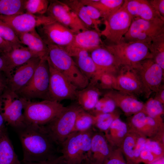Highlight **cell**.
Returning <instances> with one entry per match:
<instances>
[{"instance_id": "cell-1", "label": "cell", "mask_w": 164, "mask_h": 164, "mask_svg": "<svg viewBox=\"0 0 164 164\" xmlns=\"http://www.w3.org/2000/svg\"><path fill=\"white\" fill-rule=\"evenodd\" d=\"M20 141L22 160L42 162L54 160L59 156L60 147L42 126L26 123L15 129Z\"/></svg>"}, {"instance_id": "cell-2", "label": "cell", "mask_w": 164, "mask_h": 164, "mask_svg": "<svg viewBox=\"0 0 164 164\" xmlns=\"http://www.w3.org/2000/svg\"><path fill=\"white\" fill-rule=\"evenodd\" d=\"M93 128L84 132H73L60 147V159L67 164H83L90 154Z\"/></svg>"}, {"instance_id": "cell-3", "label": "cell", "mask_w": 164, "mask_h": 164, "mask_svg": "<svg viewBox=\"0 0 164 164\" xmlns=\"http://www.w3.org/2000/svg\"><path fill=\"white\" fill-rule=\"evenodd\" d=\"M47 60L61 72L78 90L89 84V80L80 70L73 58L63 49L52 45L47 46Z\"/></svg>"}, {"instance_id": "cell-4", "label": "cell", "mask_w": 164, "mask_h": 164, "mask_svg": "<svg viewBox=\"0 0 164 164\" xmlns=\"http://www.w3.org/2000/svg\"><path fill=\"white\" fill-rule=\"evenodd\" d=\"M47 58L40 59L29 82L15 93L18 97L28 101L36 99L51 100L49 91L50 73Z\"/></svg>"}, {"instance_id": "cell-5", "label": "cell", "mask_w": 164, "mask_h": 164, "mask_svg": "<svg viewBox=\"0 0 164 164\" xmlns=\"http://www.w3.org/2000/svg\"><path fill=\"white\" fill-rule=\"evenodd\" d=\"M82 110L76 102L73 103L51 121L42 126L59 147L73 132L76 118Z\"/></svg>"}, {"instance_id": "cell-6", "label": "cell", "mask_w": 164, "mask_h": 164, "mask_svg": "<svg viewBox=\"0 0 164 164\" xmlns=\"http://www.w3.org/2000/svg\"><path fill=\"white\" fill-rule=\"evenodd\" d=\"M104 46L114 55L120 67L132 66L142 60L152 57L148 44L144 42L121 41L117 44H105Z\"/></svg>"}, {"instance_id": "cell-7", "label": "cell", "mask_w": 164, "mask_h": 164, "mask_svg": "<svg viewBox=\"0 0 164 164\" xmlns=\"http://www.w3.org/2000/svg\"><path fill=\"white\" fill-rule=\"evenodd\" d=\"M24 100L23 114L26 123L40 126L50 122L66 108L55 101Z\"/></svg>"}, {"instance_id": "cell-8", "label": "cell", "mask_w": 164, "mask_h": 164, "mask_svg": "<svg viewBox=\"0 0 164 164\" xmlns=\"http://www.w3.org/2000/svg\"><path fill=\"white\" fill-rule=\"evenodd\" d=\"M164 33V20H147L133 18L127 32L121 41L127 42H142L148 45L155 38Z\"/></svg>"}, {"instance_id": "cell-9", "label": "cell", "mask_w": 164, "mask_h": 164, "mask_svg": "<svg viewBox=\"0 0 164 164\" xmlns=\"http://www.w3.org/2000/svg\"><path fill=\"white\" fill-rule=\"evenodd\" d=\"M133 17L122 6L118 10L104 20L105 28L101 31L107 44H117L121 40L128 31Z\"/></svg>"}, {"instance_id": "cell-10", "label": "cell", "mask_w": 164, "mask_h": 164, "mask_svg": "<svg viewBox=\"0 0 164 164\" xmlns=\"http://www.w3.org/2000/svg\"><path fill=\"white\" fill-rule=\"evenodd\" d=\"M136 72L143 87L145 96L149 98L161 87L164 70L152 58L142 60L132 66Z\"/></svg>"}, {"instance_id": "cell-11", "label": "cell", "mask_w": 164, "mask_h": 164, "mask_svg": "<svg viewBox=\"0 0 164 164\" xmlns=\"http://www.w3.org/2000/svg\"><path fill=\"white\" fill-rule=\"evenodd\" d=\"M36 29L47 46H55L63 49L71 44L76 34L56 21L42 25Z\"/></svg>"}, {"instance_id": "cell-12", "label": "cell", "mask_w": 164, "mask_h": 164, "mask_svg": "<svg viewBox=\"0 0 164 164\" xmlns=\"http://www.w3.org/2000/svg\"><path fill=\"white\" fill-rule=\"evenodd\" d=\"M47 61L50 73L49 91L50 100L58 102L65 100H76L78 90L77 88Z\"/></svg>"}, {"instance_id": "cell-13", "label": "cell", "mask_w": 164, "mask_h": 164, "mask_svg": "<svg viewBox=\"0 0 164 164\" xmlns=\"http://www.w3.org/2000/svg\"><path fill=\"white\" fill-rule=\"evenodd\" d=\"M47 15L75 33L88 28L75 13L61 1H49Z\"/></svg>"}, {"instance_id": "cell-14", "label": "cell", "mask_w": 164, "mask_h": 164, "mask_svg": "<svg viewBox=\"0 0 164 164\" xmlns=\"http://www.w3.org/2000/svg\"><path fill=\"white\" fill-rule=\"evenodd\" d=\"M0 20L10 26L16 33L28 32L55 21L47 15H34L26 12L12 16L0 15Z\"/></svg>"}, {"instance_id": "cell-15", "label": "cell", "mask_w": 164, "mask_h": 164, "mask_svg": "<svg viewBox=\"0 0 164 164\" xmlns=\"http://www.w3.org/2000/svg\"><path fill=\"white\" fill-rule=\"evenodd\" d=\"M24 100L15 94L6 93L2 100V115L5 122L15 130L26 123L23 114Z\"/></svg>"}, {"instance_id": "cell-16", "label": "cell", "mask_w": 164, "mask_h": 164, "mask_svg": "<svg viewBox=\"0 0 164 164\" xmlns=\"http://www.w3.org/2000/svg\"><path fill=\"white\" fill-rule=\"evenodd\" d=\"M115 76L118 91L136 97L145 95L142 84L132 67L121 66Z\"/></svg>"}, {"instance_id": "cell-17", "label": "cell", "mask_w": 164, "mask_h": 164, "mask_svg": "<svg viewBox=\"0 0 164 164\" xmlns=\"http://www.w3.org/2000/svg\"><path fill=\"white\" fill-rule=\"evenodd\" d=\"M40 59L34 57L17 68L9 78L7 93L15 94L25 86L32 78Z\"/></svg>"}, {"instance_id": "cell-18", "label": "cell", "mask_w": 164, "mask_h": 164, "mask_svg": "<svg viewBox=\"0 0 164 164\" xmlns=\"http://www.w3.org/2000/svg\"><path fill=\"white\" fill-rule=\"evenodd\" d=\"M101 32L89 29L76 33L71 44L63 50L67 53L76 50L90 52L104 45L101 39Z\"/></svg>"}, {"instance_id": "cell-19", "label": "cell", "mask_w": 164, "mask_h": 164, "mask_svg": "<svg viewBox=\"0 0 164 164\" xmlns=\"http://www.w3.org/2000/svg\"><path fill=\"white\" fill-rule=\"evenodd\" d=\"M104 95L112 98L126 115L144 112L145 104L133 95L115 90H107Z\"/></svg>"}, {"instance_id": "cell-20", "label": "cell", "mask_w": 164, "mask_h": 164, "mask_svg": "<svg viewBox=\"0 0 164 164\" xmlns=\"http://www.w3.org/2000/svg\"><path fill=\"white\" fill-rule=\"evenodd\" d=\"M114 148L108 142L104 134L94 130L88 160L95 164H103L110 156Z\"/></svg>"}, {"instance_id": "cell-21", "label": "cell", "mask_w": 164, "mask_h": 164, "mask_svg": "<svg viewBox=\"0 0 164 164\" xmlns=\"http://www.w3.org/2000/svg\"><path fill=\"white\" fill-rule=\"evenodd\" d=\"M104 45L90 52V56L101 73L115 75L120 67L114 55Z\"/></svg>"}, {"instance_id": "cell-22", "label": "cell", "mask_w": 164, "mask_h": 164, "mask_svg": "<svg viewBox=\"0 0 164 164\" xmlns=\"http://www.w3.org/2000/svg\"><path fill=\"white\" fill-rule=\"evenodd\" d=\"M1 54L5 60L10 77L16 68L24 64L34 57H39L27 47L22 45L14 46L9 51Z\"/></svg>"}, {"instance_id": "cell-23", "label": "cell", "mask_w": 164, "mask_h": 164, "mask_svg": "<svg viewBox=\"0 0 164 164\" xmlns=\"http://www.w3.org/2000/svg\"><path fill=\"white\" fill-rule=\"evenodd\" d=\"M123 6L133 18L147 20H164L153 9L147 0H125Z\"/></svg>"}, {"instance_id": "cell-24", "label": "cell", "mask_w": 164, "mask_h": 164, "mask_svg": "<svg viewBox=\"0 0 164 164\" xmlns=\"http://www.w3.org/2000/svg\"><path fill=\"white\" fill-rule=\"evenodd\" d=\"M16 33L21 44L26 46L27 47L36 54L40 59L47 58L48 46L36 29L27 32Z\"/></svg>"}, {"instance_id": "cell-25", "label": "cell", "mask_w": 164, "mask_h": 164, "mask_svg": "<svg viewBox=\"0 0 164 164\" xmlns=\"http://www.w3.org/2000/svg\"><path fill=\"white\" fill-rule=\"evenodd\" d=\"M101 94L99 89L89 83L84 88L78 90L76 102L83 110L90 112L94 108Z\"/></svg>"}, {"instance_id": "cell-26", "label": "cell", "mask_w": 164, "mask_h": 164, "mask_svg": "<svg viewBox=\"0 0 164 164\" xmlns=\"http://www.w3.org/2000/svg\"><path fill=\"white\" fill-rule=\"evenodd\" d=\"M128 132L127 124L118 118L114 120L104 135L111 146L119 148Z\"/></svg>"}, {"instance_id": "cell-27", "label": "cell", "mask_w": 164, "mask_h": 164, "mask_svg": "<svg viewBox=\"0 0 164 164\" xmlns=\"http://www.w3.org/2000/svg\"><path fill=\"white\" fill-rule=\"evenodd\" d=\"M72 58L80 70L89 81L101 73L89 52L80 50L77 55Z\"/></svg>"}, {"instance_id": "cell-28", "label": "cell", "mask_w": 164, "mask_h": 164, "mask_svg": "<svg viewBox=\"0 0 164 164\" xmlns=\"http://www.w3.org/2000/svg\"><path fill=\"white\" fill-rule=\"evenodd\" d=\"M0 164H21L6 128L0 132Z\"/></svg>"}, {"instance_id": "cell-29", "label": "cell", "mask_w": 164, "mask_h": 164, "mask_svg": "<svg viewBox=\"0 0 164 164\" xmlns=\"http://www.w3.org/2000/svg\"><path fill=\"white\" fill-rule=\"evenodd\" d=\"M84 5H90L97 9L104 20L119 9L125 0H80Z\"/></svg>"}, {"instance_id": "cell-30", "label": "cell", "mask_w": 164, "mask_h": 164, "mask_svg": "<svg viewBox=\"0 0 164 164\" xmlns=\"http://www.w3.org/2000/svg\"><path fill=\"white\" fill-rule=\"evenodd\" d=\"M61 1L67 5L88 28H92L98 31H101L98 27V25L101 23V21H94L90 18L87 14L85 5L80 0Z\"/></svg>"}, {"instance_id": "cell-31", "label": "cell", "mask_w": 164, "mask_h": 164, "mask_svg": "<svg viewBox=\"0 0 164 164\" xmlns=\"http://www.w3.org/2000/svg\"><path fill=\"white\" fill-rule=\"evenodd\" d=\"M138 133L128 131L119 147L128 164H135L134 149Z\"/></svg>"}, {"instance_id": "cell-32", "label": "cell", "mask_w": 164, "mask_h": 164, "mask_svg": "<svg viewBox=\"0 0 164 164\" xmlns=\"http://www.w3.org/2000/svg\"><path fill=\"white\" fill-rule=\"evenodd\" d=\"M89 83L100 90L118 91L115 76L107 72H102L97 75L89 81Z\"/></svg>"}, {"instance_id": "cell-33", "label": "cell", "mask_w": 164, "mask_h": 164, "mask_svg": "<svg viewBox=\"0 0 164 164\" xmlns=\"http://www.w3.org/2000/svg\"><path fill=\"white\" fill-rule=\"evenodd\" d=\"M149 48L155 62L164 70V33L154 38Z\"/></svg>"}, {"instance_id": "cell-34", "label": "cell", "mask_w": 164, "mask_h": 164, "mask_svg": "<svg viewBox=\"0 0 164 164\" xmlns=\"http://www.w3.org/2000/svg\"><path fill=\"white\" fill-rule=\"evenodd\" d=\"M25 0H0V15L12 16L25 12Z\"/></svg>"}, {"instance_id": "cell-35", "label": "cell", "mask_w": 164, "mask_h": 164, "mask_svg": "<svg viewBox=\"0 0 164 164\" xmlns=\"http://www.w3.org/2000/svg\"><path fill=\"white\" fill-rule=\"evenodd\" d=\"M94 122V116L82 110L76 118L73 132H84L90 129L93 128Z\"/></svg>"}, {"instance_id": "cell-36", "label": "cell", "mask_w": 164, "mask_h": 164, "mask_svg": "<svg viewBox=\"0 0 164 164\" xmlns=\"http://www.w3.org/2000/svg\"><path fill=\"white\" fill-rule=\"evenodd\" d=\"M49 2L47 0H25V12L34 15H43L47 12Z\"/></svg>"}, {"instance_id": "cell-37", "label": "cell", "mask_w": 164, "mask_h": 164, "mask_svg": "<svg viewBox=\"0 0 164 164\" xmlns=\"http://www.w3.org/2000/svg\"><path fill=\"white\" fill-rule=\"evenodd\" d=\"M116 107L115 102L112 98L104 95L101 98L99 99L93 110L89 112L94 115L111 113L115 111Z\"/></svg>"}, {"instance_id": "cell-38", "label": "cell", "mask_w": 164, "mask_h": 164, "mask_svg": "<svg viewBox=\"0 0 164 164\" xmlns=\"http://www.w3.org/2000/svg\"><path fill=\"white\" fill-rule=\"evenodd\" d=\"M144 104V112L147 116L154 119L162 120V115L164 114L163 104L151 97Z\"/></svg>"}, {"instance_id": "cell-39", "label": "cell", "mask_w": 164, "mask_h": 164, "mask_svg": "<svg viewBox=\"0 0 164 164\" xmlns=\"http://www.w3.org/2000/svg\"><path fill=\"white\" fill-rule=\"evenodd\" d=\"M94 116V127L104 133L108 129L114 119L119 118L118 114L115 111L111 113L100 114Z\"/></svg>"}, {"instance_id": "cell-40", "label": "cell", "mask_w": 164, "mask_h": 164, "mask_svg": "<svg viewBox=\"0 0 164 164\" xmlns=\"http://www.w3.org/2000/svg\"><path fill=\"white\" fill-rule=\"evenodd\" d=\"M0 36L14 46L22 45L15 31L10 26L1 20Z\"/></svg>"}, {"instance_id": "cell-41", "label": "cell", "mask_w": 164, "mask_h": 164, "mask_svg": "<svg viewBox=\"0 0 164 164\" xmlns=\"http://www.w3.org/2000/svg\"><path fill=\"white\" fill-rule=\"evenodd\" d=\"M144 148L149 150L157 159L164 157V143L147 138Z\"/></svg>"}, {"instance_id": "cell-42", "label": "cell", "mask_w": 164, "mask_h": 164, "mask_svg": "<svg viewBox=\"0 0 164 164\" xmlns=\"http://www.w3.org/2000/svg\"><path fill=\"white\" fill-rule=\"evenodd\" d=\"M103 164H128L119 148H114Z\"/></svg>"}, {"instance_id": "cell-43", "label": "cell", "mask_w": 164, "mask_h": 164, "mask_svg": "<svg viewBox=\"0 0 164 164\" xmlns=\"http://www.w3.org/2000/svg\"><path fill=\"white\" fill-rule=\"evenodd\" d=\"M147 138L145 136L138 133L134 149V159L135 164H138L140 163V155L145 147Z\"/></svg>"}, {"instance_id": "cell-44", "label": "cell", "mask_w": 164, "mask_h": 164, "mask_svg": "<svg viewBox=\"0 0 164 164\" xmlns=\"http://www.w3.org/2000/svg\"><path fill=\"white\" fill-rule=\"evenodd\" d=\"M9 78L5 73L0 72V106H2L3 98L7 91Z\"/></svg>"}, {"instance_id": "cell-45", "label": "cell", "mask_w": 164, "mask_h": 164, "mask_svg": "<svg viewBox=\"0 0 164 164\" xmlns=\"http://www.w3.org/2000/svg\"><path fill=\"white\" fill-rule=\"evenodd\" d=\"M148 1L155 11L164 18V0H149Z\"/></svg>"}, {"instance_id": "cell-46", "label": "cell", "mask_w": 164, "mask_h": 164, "mask_svg": "<svg viewBox=\"0 0 164 164\" xmlns=\"http://www.w3.org/2000/svg\"><path fill=\"white\" fill-rule=\"evenodd\" d=\"M140 159V162L145 164H150L158 159L149 150L144 148L141 153Z\"/></svg>"}, {"instance_id": "cell-47", "label": "cell", "mask_w": 164, "mask_h": 164, "mask_svg": "<svg viewBox=\"0 0 164 164\" xmlns=\"http://www.w3.org/2000/svg\"><path fill=\"white\" fill-rule=\"evenodd\" d=\"M85 5L88 15L91 19L95 21H101L100 19L102 18V15L97 9L90 5Z\"/></svg>"}, {"instance_id": "cell-48", "label": "cell", "mask_w": 164, "mask_h": 164, "mask_svg": "<svg viewBox=\"0 0 164 164\" xmlns=\"http://www.w3.org/2000/svg\"><path fill=\"white\" fill-rule=\"evenodd\" d=\"M15 46L4 40L0 36V52L5 53L8 52L11 50Z\"/></svg>"}, {"instance_id": "cell-49", "label": "cell", "mask_w": 164, "mask_h": 164, "mask_svg": "<svg viewBox=\"0 0 164 164\" xmlns=\"http://www.w3.org/2000/svg\"><path fill=\"white\" fill-rule=\"evenodd\" d=\"M154 99L159 101L162 104L164 103V88L162 86L156 92Z\"/></svg>"}, {"instance_id": "cell-50", "label": "cell", "mask_w": 164, "mask_h": 164, "mask_svg": "<svg viewBox=\"0 0 164 164\" xmlns=\"http://www.w3.org/2000/svg\"><path fill=\"white\" fill-rule=\"evenodd\" d=\"M4 72L5 73L7 74L9 78L10 77L9 73L7 67L5 60L1 54V55H0V72Z\"/></svg>"}, {"instance_id": "cell-51", "label": "cell", "mask_w": 164, "mask_h": 164, "mask_svg": "<svg viewBox=\"0 0 164 164\" xmlns=\"http://www.w3.org/2000/svg\"><path fill=\"white\" fill-rule=\"evenodd\" d=\"M56 159L53 160L42 162H29L25 161L22 160L21 161V164H54Z\"/></svg>"}, {"instance_id": "cell-52", "label": "cell", "mask_w": 164, "mask_h": 164, "mask_svg": "<svg viewBox=\"0 0 164 164\" xmlns=\"http://www.w3.org/2000/svg\"><path fill=\"white\" fill-rule=\"evenodd\" d=\"M5 121L2 115V106H0V132L5 128Z\"/></svg>"}, {"instance_id": "cell-53", "label": "cell", "mask_w": 164, "mask_h": 164, "mask_svg": "<svg viewBox=\"0 0 164 164\" xmlns=\"http://www.w3.org/2000/svg\"><path fill=\"white\" fill-rule=\"evenodd\" d=\"M149 164H164V157L158 159Z\"/></svg>"}, {"instance_id": "cell-54", "label": "cell", "mask_w": 164, "mask_h": 164, "mask_svg": "<svg viewBox=\"0 0 164 164\" xmlns=\"http://www.w3.org/2000/svg\"><path fill=\"white\" fill-rule=\"evenodd\" d=\"M59 156L55 160L54 164H67L62 161L60 159Z\"/></svg>"}, {"instance_id": "cell-55", "label": "cell", "mask_w": 164, "mask_h": 164, "mask_svg": "<svg viewBox=\"0 0 164 164\" xmlns=\"http://www.w3.org/2000/svg\"><path fill=\"white\" fill-rule=\"evenodd\" d=\"M83 164H95L91 162L88 160H87L84 162V163Z\"/></svg>"}, {"instance_id": "cell-56", "label": "cell", "mask_w": 164, "mask_h": 164, "mask_svg": "<svg viewBox=\"0 0 164 164\" xmlns=\"http://www.w3.org/2000/svg\"><path fill=\"white\" fill-rule=\"evenodd\" d=\"M0 53H1L0 52Z\"/></svg>"}]
</instances>
